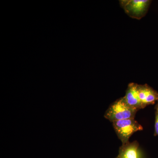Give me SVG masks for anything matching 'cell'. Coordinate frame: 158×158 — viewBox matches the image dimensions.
<instances>
[{"label":"cell","instance_id":"cell-1","mask_svg":"<svg viewBox=\"0 0 158 158\" xmlns=\"http://www.w3.org/2000/svg\"><path fill=\"white\" fill-rule=\"evenodd\" d=\"M138 110L128 104L124 98L114 102L105 113V118L111 122L122 119L135 118Z\"/></svg>","mask_w":158,"mask_h":158},{"label":"cell","instance_id":"cell-2","mask_svg":"<svg viewBox=\"0 0 158 158\" xmlns=\"http://www.w3.org/2000/svg\"><path fill=\"white\" fill-rule=\"evenodd\" d=\"M113 127L122 144L129 142V139L134 133L142 131L143 127L135 118L122 119L113 122Z\"/></svg>","mask_w":158,"mask_h":158},{"label":"cell","instance_id":"cell-3","mask_svg":"<svg viewBox=\"0 0 158 158\" xmlns=\"http://www.w3.org/2000/svg\"><path fill=\"white\" fill-rule=\"evenodd\" d=\"M120 5L125 12L133 18L140 19L147 13L151 1L149 0H123Z\"/></svg>","mask_w":158,"mask_h":158},{"label":"cell","instance_id":"cell-4","mask_svg":"<svg viewBox=\"0 0 158 158\" xmlns=\"http://www.w3.org/2000/svg\"><path fill=\"white\" fill-rule=\"evenodd\" d=\"M139 98L144 108L158 101V92L147 84L138 85Z\"/></svg>","mask_w":158,"mask_h":158},{"label":"cell","instance_id":"cell-5","mask_svg":"<svg viewBox=\"0 0 158 158\" xmlns=\"http://www.w3.org/2000/svg\"><path fill=\"white\" fill-rule=\"evenodd\" d=\"M118 158H143L138 141L122 144L118 151Z\"/></svg>","mask_w":158,"mask_h":158},{"label":"cell","instance_id":"cell-6","mask_svg":"<svg viewBox=\"0 0 158 158\" xmlns=\"http://www.w3.org/2000/svg\"><path fill=\"white\" fill-rule=\"evenodd\" d=\"M138 85L135 83H130L128 86L125 96L123 97L130 106L138 111L144 108L139 98Z\"/></svg>","mask_w":158,"mask_h":158},{"label":"cell","instance_id":"cell-7","mask_svg":"<svg viewBox=\"0 0 158 158\" xmlns=\"http://www.w3.org/2000/svg\"><path fill=\"white\" fill-rule=\"evenodd\" d=\"M155 124V135L158 136V110H156Z\"/></svg>","mask_w":158,"mask_h":158},{"label":"cell","instance_id":"cell-8","mask_svg":"<svg viewBox=\"0 0 158 158\" xmlns=\"http://www.w3.org/2000/svg\"><path fill=\"white\" fill-rule=\"evenodd\" d=\"M155 109L156 110H158V101L157 104V105H156L155 106Z\"/></svg>","mask_w":158,"mask_h":158},{"label":"cell","instance_id":"cell-9","mask_svg":"<svg viewBox=\"0 0 158 158\" xmlns=\"http://www.w3.org/2000/svg\"><path fill=\"white\" fill-rule=\"evenodd\" d=\"M115 158H118V156H117Z\"/></svg>","mask_w":158,"mask_h":158}]
</instances>
